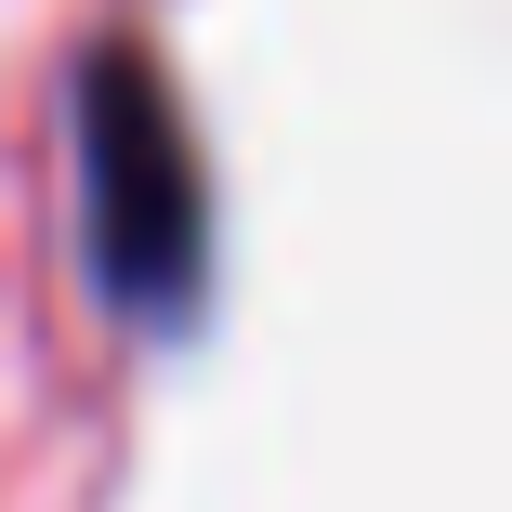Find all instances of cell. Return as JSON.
I'll use <instances>...</instances> for the list:
<instances>
[{
	"label": "cell",
	"instance_id": "1",
	"mask_svg": "<svg viewBox=\"0 0 512 512\" xmlns=\"http://www.w3.org/2000/svg\"><path fill=\"white\" fill-rule=\"evenodd\" d=\"M79 211H92L106 289L145 302V316H184L211 224H197V145H184V119H171L145 53H106L79 79Z\"/></svg>",
	"mask_w": 512,
	"mask_h": 512
}]
</instances>
